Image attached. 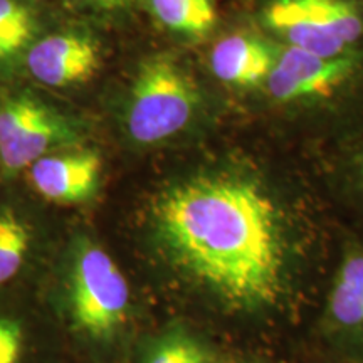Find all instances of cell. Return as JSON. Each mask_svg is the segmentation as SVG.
Segmentation results:
<instances>
[{"mask_svg": "<svg viewBox=\"0 0 363 363\" xmlns=\"http://www.w3.org/2000/svg\"><path fill=\"white\" fill-rule=\"evenodd\" d=\"M150 363H206V353L190 338L172 337L158 345Z\"/></svg>", "mask_w": 363, "mask_h": 363, "instance_id": "cell-14", "label": "cell"}, {"mask_svg": "<svg viewBox=\"0 0 363 363\" xmlns=\"http://www.w3.org/2000/svg\"><path fill=\"white\" fill-rule=\"evenodd\" d=\"M197 104V88L185 71L169 57H152L136 74L126 128L136 143H160L189 125Z\"/></svg>", "mask_w": 363, "mask_h": 363, "instance_id": "cell-2", "label": "cell"}, {"mask_svg": "<svg viewBox=\"0 0 363 363\" xmlns=\"http://www.w3.org/2000/svg\"><path fill=\"white\" fill-rule=\"evenodd\" d=\"M61 133L51 113L29 98L0 108V158L9 172L30 167Z\"/></svg>", "mask_w": 363, "mask_h": 363, "instance_id": "cell-6", "label": "cell"}, {"mask_svg": "<svg viewBox=\"0 0 363 363\" xmlns=\"http://www.w3.org/2000/svg\"><path fill=\"white\" fill-rule=\"evenodd\" d=\"M348 57H321L289 45L267 76V89L278 101L330 96L350 76Z\"/></svg>", "mask_w": 363, "mask_h": 363, "instance_id": "cell-5", "label": "cell"}, {"mask_svg": "<svg viewBox=\"0 0 363 363\" xmlns=\"http://www.w3.org/2000/svg\"><path fill=\"white\" fill-rule=\"evenodd\" d=\"M266 19L289 45L321 57H340L363 33L357 9L345 0H274Z\"/></svg>", "mask_w": 363, "mask_h": 363, "instance_id": "cell-4", "label": "cell"}, {"mask_svg": "<svg viewBox=\"0 0 363 363\" xmlns=\"http://www.w3.org/2000/svg\"><path fill=\"white\" fill-rule=\"evenodd\" d=\"M84 2L94 4V6L104 7V9H116L125 6L126 0H84Z\"/></svg>", "mask_w": 363, "mask_h": 363, "instance_id": "cell-16", "label": "cell"}, {"mask_svg": "<svg viewBox=\"0 0 363 363\" xmlns=\"http://www.w3.org/2000/svg\"><path fill=\"white\" fill-rule=\"evenodd\" d=\"M71 315L91 337H106L125 323L130 306L128 281L108 252L86 246L71 272Z\"/></svg>", "mask_w": 363, "mask_h": 363, "instance_id": "cell-3", "label": "cell"}, {"mask_svg": "<svg viewBox=\"0 0 363 363\" xmlns=\"http://www.w3.org/2000/svg\"><path fill=\"white\" fill-rule=\"evenodd\" d=\"M328 318L347 337L363 340V249L343 257L330 291Z\"/></svg>", "mask_w": 363, "mask_h": 363, "instance_id": "cell-10", "label": "cell"}, {"mask_svg": "<svg viewBox=\"0 0 363 363\" xmlns=\"http://www.w3.org/2000/svg\"><path fill=\"white\" fill-rule=\"evenodd\" d=\"M174 267L230 310H269L289 283L288 239L274 201L254 182L201 175L165 190L153 207Z\"/></svg>", "mask_w": 363, "mask_h": 363, "instance_id": "cell-1", "label": "cell"}, {"mask_svg": "<svg viewBox=\"0 0 363 363\" xmlns=\"http://www.w3.org/2000/svg\"><path fill=\"white\" fill-rule=\"evenodd\" d=\"M155 17L174 33L202 38L214 27L217 12L212 0H150Z\"/></svg>", "mask_w": 363, "mask_h": 363, "instance_id": "cell-11", "label": "cell"}, {"mask_svg": "<svg viewBox=\"0 0 363 363\" xmlns=\"http://www.w3.org/2000/svg\"><path fill=\"white\" fill-rule=\"evenodd\" d=\"M98 44L79 34H54L39 40L29 51L27 66L40 83L65 88L86 83L99 69Z\"/></svg>", "mask_w": 363, "mask_h": 363, "instance_id": "cell-7", "label": "cell"}, {"mask_svg": "<svg viewBox=\"0 0 363 363\" xmlns=\"http://www.w3.org/2000/svg\"><path fill=\"white\" fill-rule=\"evenodd\" d=\"M22 343L21 326L12 320H0V363H19Z\"/></svg>", "mask_w": 363, "mask_h": 363, "instance_id": "cell-15", "label": "cell"}, {"mask_svg": "<svg viewBox=\"0 0 363 363\" xmlns=\"http://www.w3.org/2000/svg\"><path fill=\"white\" fill-rule=\"evenodd\" d=\"M101 158L93 152L40 157L30 165L29 179L48 201L76 203L89 199L96 190Z\"/></svg>", "mask_w": 363, "mask_h": 363, "instance_id": "cell-8", "label": "cell"}, {"mask_svg": "<svg viewBox=\"0 0 363 363\" xmlns=\"http://www.w3.org/2000/svg\"><path fill=\"white\" fill-rule=\"evenodd\" d=\"M30 234L13 212H0V286L11 281L24 264Z\"/></svg>", "mask_w": 363, "mask_h": 363, "instance_id": "cell-12", "label": "cell"}, {"mask_svg": "<svg viewBox=\"0 0 363 363\" xmlns=\"http://www.w3.org/2000/svg\"><path fill=\"white\" fill-rule=\"evenodd\" d=\"M35 22L19 0H0V59L16 56L33 39Z\"/></svg>", "mask_w": 363, "mask_h": 363, "instance_id": "cell-13", "label": "cell"}, {"mask_svg": "<svg viewBox=\"0 0 363 363\" xmlns=\"http://www.w3.org/2000/svg\"><path fill=\"white\" fill-rule=\"evenodd\" d=\"M274 59L266 44L246 34L227 35L214 45L211 67L222 83L249 88L269 76Z\"/></svg>", "mask_w": 363, "mask_h": 363, "instance_id": "cell-9", "label": "cell"}]
</instances>
